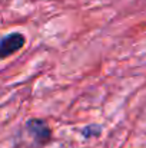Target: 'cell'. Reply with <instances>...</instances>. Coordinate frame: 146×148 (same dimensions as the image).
Masks as SVG:
<instances>
[{
  "instance_id": "6da1fadb",
  "label": "cell",
  "mask_w": 146,
  "mask_h": 148,
  "mask_svg": "<svg viewBox=\"0 0 146 148\" xmlns=\"http://www.w3.org/2000/svg\"><path fill=\"white\" fill-rule=\"evenodd\" d=\"M23 45H24V36L22 33L6 35L1 40V56L7 58L9 55L17 52Z\"/></svg>"
},
{
  "instance_id": "7a4b0ae2",
  "label": "cell",
  "mask_w": 146,
  "mask_h": 148,
  "mask_svg": "<svg viewBox=\"0 0 146 148\" xmlns=\"http://www.w3.org/2000/svg\"><path fill=\"white\" fill-rule=\"evenodd\" d=\"M29 131L32 132L33 137H36L40 141H46L50 135L48 125L42 121H30L29 122Z\"/></svg>"
}]
</instances>
